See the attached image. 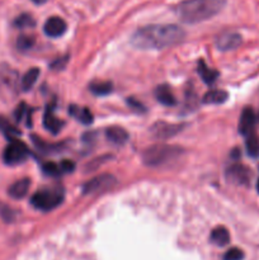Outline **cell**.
<instances>
[{"label":"cell","instance_id":"obj_14","mask_svg":"<svg viewBox=\"0 0 259 260\" xmlns=\"http://www.w3.org/2000/svg\"><path fill=\"white\" fill-rule=\"evenodd\" d=\"M30 187V180L24 178V179L17 180L15 183H13L12 185L9 187V196L14 200H20V198H24L27 196L28 190H29Z\"/></svg>","mask_w":259,"mask_h":260},{"label":"cell","instance_id":"obj_18","mask_svg":"<svg viewBox=\"0 0 259 260\" xmlns=\"http://www.w3.org/2000/svg\"><path fill=\"white\" fill-rule=\"evenodd\" d=\"M211 241L218 246H225L230 243V234H229L228 229L218 226V228L213 229L211 233Z\"/></svg>","mask_w":259,"mask_h":260},{"label":"cell","instance_id":"obj_5","mask_svg":"<svg viewBox=\"0 0 259 260\" xmlns=\"http://www.w3.org/2000/svg\"><path fill=\"white\" fill-rule=\"evenodd\" d=\"M28 147L17 139L10 140V144L3 152V160L8 165H17L24 161L28 157Z\"/></svg>","mask_w":259,"mask_h":260},{"label":"cell","instance_id":"obj_27","mask_svg":"<svg viewBox=\"0 0 259 260\" xmlns=\"http://www.w3.org/2000/svg\"><path fill=\"white\" fill-rule=\"evenodd\" d=\"M0 128L7 134L8 137H10V140L13 139L12 136H18V135H20V132L18 131L15 127H13L9 122L5 121L4 118H0Z\"/></svg>","mask_w":259,"mask_h":260},{"label":"cell","instance_id":"obj_29","mask_svg":"<svg viewBox=\"0 0 259 260\" xmlns=\"http://www.w3.org/2000/svg\"><path fill=\"white\" fill-rule=\"evenodd\" d=\"M60 168H61V172L71 173L74 172V169H75V164H74L71 160H63V161L60 164Z\"/></svg>","mask_w":259,"mask_h":260},{"label":"cell","instance_id":"obj_23","mask_svg":"<svg viewBox=\"0 0 259 260\" xmlns=\"http://www.w3.org/2000/svg\"><path fill=\"white\" fill-rule=\"evenodd\" d=\"M36 22L29 14H20L17 19L14 20V25L17 28H32L35 27Z\"/></svg>","mask_w":259,"mask_h":260},{"label":"cell","instance_id":"obj_32","mask_svg":"<svg viewBox=\"0 0 259 260\" xmlns=\"http://www.w3.org/2000/svg\"><path fill=\"white\" fill-rule=\"evenodd\" d=\"M32 2L35 3V4H45L47 0H32Z\"/></svg>","mask_w":259,"mask_h":260},{"label":"cell","instance_id":"obj_33","mask_svg":"<svg viewBox=\"0 0 259 260\" xmlns=\"http://www.w3.org/2000/svg\"><path fill=\"white\" fill-rule=\"evenodd\" d=\"M256 189H258V193H259V180H258V183H256Z\"/></svg>","mask_w":259,"mask_h":260},{"label":"cell","instance_id":"obj_8","mask_svg":"<svg viewBox=\"0 0 259 260\" xmlns=\"http://www.w3.org/2000/svg\"><path fill=\"white\" fill-rule=\"evenodd\" d=\"M182 124L168 123V122H156V123L150 128V131H151V135L155 139L167 140L179 134V132L182 131Z\"/></svg>","mask_w":259,"mask_h":260},{"label":"cell","instance_id":"obj_9","mask_svg":"<svg viewBox=\"0 0 259 260\" xmlns=\"http://www.w3.org/2000/svg\"><path fill=\"white\" fill-rule=\"evenodd\" d=\"M243 42V38L236 32H225L216 40V47L220 51H231L238 48Z\"/></svg>","mask_w":259,"mask_h":260},{"label":"cell","instance_id":"obj_17","mask_svg":"<svg viewBox=\"0 0 259 260\" xmlns=\"http://www.w3.org/2000/svg\"><path fill=\"white\" fill-rule=\"evenodd\" d=\"M229 98L228 91L216 89V90H210L203 95L202 102L205 104H221L225 103Z\"/></svg>","mask_w":259,"mask_h":260},{"label":"cell","instance_id":"obj_28","mask_svg":"<svg viewBox=\"0 0 259 260\" xmlns=\"http://www.w3.org/2000/svg\"><path fill=\"white\" fill-rule=\"evenodd\" d=\"M244 253L239 248H231L223 255V260H243Z\"/></svg>","mask_w":259,"mask_h":260},{"label":"cell","instance_id":"obj_26","mask_svg":"<svg viewBox=\"0 0 259 260\" xmlns=\"http://www.w3.org/2000/svg\"><path fill=\"white\" fill-rule=\"evenodd\" d=\"M33 45H35V40H33V37H29V36H20L17 41V47L20 51L29 50V48H32Z\"/></svg>","mask_w":259,"mask_h":260},{"label":"cell","instance_id":"obj_11","mask_svg":"<svg viewBox=\"0 0 259 260\" xmlns=\"http://www.w3.org/2000/svg\"><path fill=\"white\" fill-rule=\"evenodd\" d=\"M256 123V116L251 108H245L240 116V121H239V132L243 136H248V135L253 134L254 127Z\"/></svg>","mask_w":259,"mask_h":260},{"label":"cell","instance_id":"obj_20","mask_svg":"<svg viewBox=\"0 0 259 260\" xmlns=\"http://www.w3.org/2000/svg\"><path fill=\"white\" fill-rule=\"evenodd\" d=\"M113 89V85L109 81H93V83L89 85V90L91 91L95 95H107L109 94Z\"/></svg>","mask_w":259,"mask_h":260},{"label":"cell","instance_id":"obj_21","mask_svg":"<svg viewBox=\"0 0 259 260\" xmlns=\"http://www.w3.org/2000/svg\"><path fill=\"white\" fill-rule=\"evenodd\" d=\"M38 76H40V69L38 68L29 69V70L24 74V76H23L22 79L23 90L25 91L30 90V88H32V86L36 84V81H37Z\"/></svg>","mask_w":259,"mask_h":260},{"label":"cell","instance_id":"obj_31","mask_svg":"<svg viewBox=\"0 0 259 260\" xmlns=\"http://www.w3.org/2000/svg\"><path fill=\"white\" fill-rule=\"evenodd\" d=\"M66 61H68V57L57 58V60H55L52 63H51V68H52L53 70H61V69L65 66Z\"/></svg>","mask_w":259,"mask_h":260},{"label":"cell","instance_id":"obj_15","mask_svg":"<svg viewBox=\"0 0 259 260\" xmlns=\"http://www.w3.org/2000/svg\"><path fill=\"white\" fill-rule=\"evenodd\" d=\"M43 126L46 127L47 131H50L52 135H57L61 131L63 126V122L60 121L57 117L53 114V111L51 108H47L45 116H43Z\"/></svg>","mask_w":259,"mask_h":260},{"label":"cell","instance_id":"obj_19","mask_svg":"<svg viewBox=\"0 0 259 260\" xmlns=\"http://www.w3.org/2000/svg\"><path fill=\"white\" fill-rule=\"evenodd\" d=\"M198 73H200L201 78H202V80L205 81L206 84L215 83L216 79H217L218 76L217 71L213 70V69L207 68L203 61H200V62H198Z\"/></svg>","mask_w":259,"mask_h":260},{"label":"cell","instance_id":"obj_4","mask_svg":"<svg viewBox=\"0 0 259 260\" xmlns=\"http://www.w3.org/2000/svg\"><path fill=\"white\" fill-rule=\"evenodd\" d=\"M63 192L61 188H45L35 194L30 198V205L40 211H52L62 203Z\"/></svg>","mask_w":259,"mask_h":260},{"label":"cell","instance_id":"obj_24","mask_svg":"<svg viewBox=\"0 0 259 260\" xmlns=\"http://www.w3.org/2000/svg\"><path fill=\"white\" fill-rule=\"evenodd\" d=\"M0 217L5 222H13L15 220V212L12 207L0 202Z\"/></svg>","mask_w":259,"mask_h":260},{"label":"cell","instance_id":"obj_7","mask_svg":"<svg viewBox=\"0 0 259 260\" xmlns=\"http://www.w3.org/2000/svg\"><path fill=\"white\" fill-rule=\"evenodd\" d=\"M250 170L245 165L234 164L226 170V178L229 179V182L235 183V184L239 185H248L249 182H250Z\"/></svg>","mask_w":259,"mask_h":260},{"label":"cell","instance_id":"obj_13","mask_svg":"<svg viewBox=\"0 0 259 260\" xmlns=\"http://www.w3.org/2000/svg\"><path fill=\"white\" fill-rule=\"evenodd\" d=\"M106 137L109 142L114 145H123L128 141V132L124 128L118 126L109 127V128L106 129Z\"/></svg>","mask_w":259,"mask_h":260},{"label":"cell","instance_id":"obj_12","mask_svg":"<svg viewBox=\"0 0 259 260\" xmlns=\"http://www.w3.org/2000/svg\"><path fill=\"white\" fill-rule=\"evenodd\" d=\"M155 98L163 106L170 107L177 104V99H175L172 89H170L169 85H165V84L156 86V89H155Z\"/></svg>","mask_w":259,"mask_h":260},{"label":"cell","instance_id":"obj_22","mask_svg":"<svg viewBox=\"0 0 259 260\" xmlns=\"http://www.w3.org/2000/svg\"><path fill=\"white\" fill-rule=\"evenodd\" d=\"M246 151H248L249 156L256 157L259 156V139L255 134H250L246 136Z\"/></svg>","mask_w":259,"mask_h":260},{"label":"cell","instance_id":"obj_30","mask_svg":"<svg viewBox=\"0 0 259 260\" xmlns=\"http://www.w3.org/2000/svg\"><path fill=\"white\" fill-rule=\"evenodd\" d=\"M27 112V107H25L24 103H20L19 106H18L17 111H15L14 113V117H15V121L17 122H20L23 119V116H24V113Z\"/></svg>","mask_w":259,"mask_h":260},{"label":"cell","instance_id":"obj_1","mask_svg":"<svg viewBox=\"0 0 259 260\" xmlns=\"http://www.w3.org/2000/svg\"><path fill=\"white\" fill-rule=\"evenodd\" d=\"M184 37V29L177 24H151L137 29L131 42L140 50H163L178 45Z\"/></svg>","mask_w":259,"mask_h":260},{"label":"cell","instance_id":"obj_2","mask_svg":"<svg viewBox=\"0 0 259 260\" xmlns=\"http://www.w3.org/2000/svg\"><path fill=\"white\" fill-rule=\"evenodd\" d=\"M226 0H184L177 7V15L183 23L196 24L217 15Z\"/></svg>","mask_w":259,"mask_h":260},{"label":"cell","instance_id":"obj_16","mask_svg":"<svg viewBox=\"0 0 259 260\" xmlns=\"http://www.w3.org/2000/svg\"><path fill=\"white\" fill-rule=\"evenodd\" d=\"M69 112H70L71 116H73L74 118L78 119L80 123L83 124L93 123V113H91L89 108H85V107L70 106Z\"/></svg>","mask_w":259,"mask_h":260},{"label":"cell","instance_id":"obj_10","mask_svg":"<svg viewBox=\"0 0 259 260\" xmlns=\"http://www.w3.org/2000/svg\"><path fill=\"white\" fill-rule=\"evenodd\" d=\"M68 29V24L65 20L60 17H51L46 20L45 25H43V30H45L46 36L51 38H58L63 35Z\"/></svg>","mask_w":259,"mask_h":260},{"label":"cell","instance_id":"obj_6","mask_svg":"<svg viewBox=\"0 0 259 260\" xmlns=\"http://www.w3.org/2000/svg\"><path fill=\"white\" fill-rule=\"evenodd\" d=\"M116 185V178L109 174H102L99 177L93 178L85 183L83 187V192L85 194H93V193H101L104 190H109Z\"/></svg>","mask_w":259,"mask_h":260},{"label":"cell","instance_id":"obj_25","mask_svg":"<svg viewBox=\"0 0 259 260\" xmlns=\"http://www.w3.org/2000/svg\"><path fill=\"white\" fill-rule=\"evenodd\" d=\"M42 170H43V173H45V174L50 175V177H58V175L62 173V172H61L60 165L55 164V162H51V161L43 164L42 165Z\"/></svg>","mask_w":259,"mask_h":260},{"label":"cell","instance_id":"obj_3","mask_svg":"<svg viewBox=\"0 0 259 260\" xmlns=\"http://www.w3.org/2000/svg\"><path fill=\"white\" fill-rule=\"evenodd\" d=\"M183 154V149L175 145L157 144L147 147L142 154V160L149 167H161L170 161L179 159Z\"/></svg>","mask_w":259,"mask_h":260}]
</instances>
